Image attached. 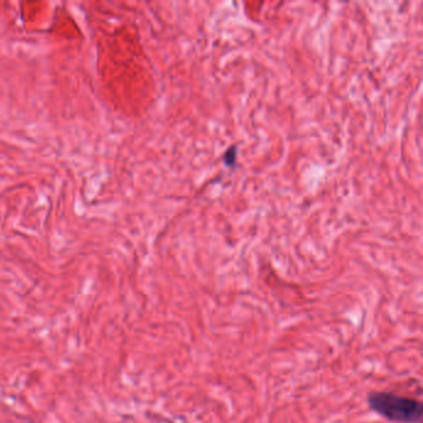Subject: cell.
<instances>
[{"instance_id": "1", "label": "cell", "mask_w": 423, "mask_h": 423, "mask_svg": "<svg viewBox=\"0 0 423 423\" xmlns=\"http://www.w3.org/2000/svg\"><path fill=\"white\" fill-rule=\"evenodd\" d=\"M369 407L381 417L394 423H419L422 418V403L411 397L397 395L389 391H375L368 396Z\"/></svg>"}]
</instances>
